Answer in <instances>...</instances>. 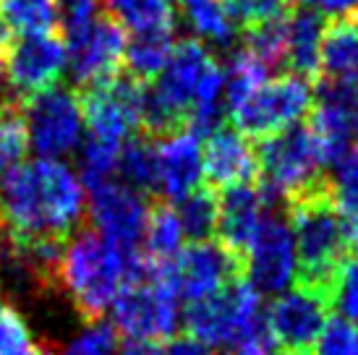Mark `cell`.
<instances>
[{
  "mask_svg": "<svg viewBox=\"0 0 358 355\" xmlns=\"http://www.w3.org/2000/svg\"><path fill=\"white\" fill-rule=\"evenodd\" d=\"M120 29H173V0H100Z\"/></svg>",
  "mask_w": 358,
  "mask_h": 355,
  "instance_id": "obj_26",
  "label": "cell"
},
{
  "mask_svg": "<svg viewBox=\"0 0 358 355\" xmlns=\"http://www.w3.org/2000/svg\"><path fill=\"white\" fill-rule=\"evenodd\" d=\"M233 350H236V355H275L278 342L269 332L267 319L259 316L254 324L246 326L238 335V340L233 342Z\"/></svg>",
  "mask_w": 358,
  "mask_h": 355,
  "instance_id": "obj_35",
  "label": "cell"
},
{
  "mask_svg": "<svg viewBox=\"0 0 358 355\" xmlns=\"http://www.w3.org/2000/svg\"><path fill=\"white\" fill-rule=\"evenodd\" d=\"M183 24L194 40L212 48H230L238 34V21L225 0H178Z\"/></svg>",
  "mask_w": 358,
  "mask_h": 355,
  "instance_id": "obj_20",
  "label": "cell"
},
{
  "mask_svg": "<svg viewBox=\"0 0 358 355\" xmlns=\"http://www.w3.org/2000/svg\"><path fill=\"white\" fill-rule=\"evenodd\" d=\"M267 194L262 186H233L225 188L217 198V233L220 243L243 261L251 238L267 217Z\"/></svg>",
  "mask_w": 358,
  "mask_h": 355,
  "instance_id": "obj_18",
  "label": "cell"
},
{
  "mask_svg": "<svg viewBox=\"0 0 358 355\" xmlns=\"http://www.w3.org/2000/svg\"><path fill=\"white\" fill-rule=\"evenodd\" d=\"M173 48H176L173 29L136 31L131 40H126V52H123L129 76H134L136 81H152L165 68Z\"/></svg>",
  "mask_w": 358,
  "mask_h": 355,
  "instance_id": "obj_23",
  "label": "cell"
},
{
  "mask_svg": "<svg viewBox=\"0 0 358 355\" xmlns=\"http://www.w3.org/2000/svg\"><path fill=\"white\" fill-rule=\"evenodd\" d=\"M254 58H259L267 68L285 66V34H282V19H272L264 24L251 27L246 48Z\"/></svg>",
  "mask_w": 358,
  "mask_h": 355,
  "instance_id": "obj_32",
  "label": "cell"
},
{
  "mask_svg": "<svg viewBox=\"0 0 358 355\" xmlns=\"http://www.w3.org/2000/svg\"><path fill=\"white\" fill-rule=\"evenodd\" d=\"M6 50H8V34L0 29V84L6 76Z\"/></svg>",
  "mask_w": 358,
  "mask_h": 355,
  "instance_id": "obj_40",
  "label": "cell"
},
{
  "mask_svg": "<svg viewBox=\"0 0 358 355\" xmlns=\"http://www.w3.org/2000/svg\"><path fill=\"white\" fill-rule=\"evenodd\" d=\"M290 230L299 256V282L332 306L335 280L348 251L345 227L329 188H317L290 201Z\"/></svg>",
  "mask_w": 358,
  "mask_h": 355,
  "instance_id": "obj_4",
  "label": "cell"
},
{
  "mask_svg": "<svg viewBox=\"0 0 358 355\" xmlns=\"http://www.w3.org/2000/svg\"><path fill=\"white\" fill-rule=\"evenodd\" d=\"M183 236L191 240H209L217 230V198L207 188H196L189 196H183L176 207Z\"/></svg>",
  "mask_w": 358,
  "mask_h": 355,
  "instance_id": "obj_30",
  "label": "cell"
},
{
  "mask_svg": "<svg viewBox=\"0 0 358 355\" xmlns=\"http://www.w3.org/2000/svg\"><path fill=\"white\" fill-rule=\"evenodd\" d=\"M147 272L141 254H126L97 230H76L58 261V285L76 314L92 324L113 308L126 282Z\"/></svg>",
  "mask_w": 358,
  "mask_h": 355,
  "instance_id": "obj_2",
  "label": "cell"
},
{
  "mask_svg": "<svg viewBox=\"0 0 358 355\" xmlns=\"http://www.w3.org/2000/svg\"><path fill=\"white\" fill-rule=\"evenodd\" d=\"M0 355H52L31 332L16 303L0 293Z\"/></svg>",
  "mask_w": 358,
  "mask_h": 355,
  "instance_id": "obj_28",
  "label": "cell"
},
{
  "mask_svg": "<svg viewBox=\"0 0 358 355\" xmlns=\"http://www.w3.org/2000/svg\"><path fill=\"white\" fill-rule=\"evenodd\" d=\"M296 3H311V0H296Z\"/></svg>",
  "mask_w": 358,
  "mask_h": 355,
  "instance_id": "obj_41",
  "label": "cell"
},
{
  "mask_svg": "<svg viewBox=\"0 0 358 355\" xmlns=\"http://www.w3.org/2000/svg\"><path fill=\"white\" fill-rule=\"evenodd\" d=\"M97 8H100V0H58V13L63 19L66 34L92 24L97 19Z\"/></svg>",
  "mask_w": 358,
  "mask_h": 355,
  "instance_id": "obj_37",
  "label": "cell"
},
{
  "mask_svg": "<svg viewBox=\"0 0 358 355\" xmlns=\"http://www.w3.org/2000/svg\"><path fill=\"white\" fill-rule=\"evenodd\" d=\"M225 3H228L230 13L236 16V21L257 27V24L278 19L280 13H282V3L285 0H225Z\"/></svg>",
  "mask_w": 358,
  "mask_h": 355,
  "instance_id": "obj_36",
  "label": "cell"
},
{
  "mask_svg": "<svg viewBox=\"0 0 358 355\" xmlns=\"http://www.w3.org/2000/svg\"><path fill=\"white\" fill-rule=\"evenodd\" d=\"M183 227L173 207H155L150 212V222L141 238L139 254L150 269H168L173 259L183 251Z\"/></svg>",
  "mask_w": 358,
  "mask_h": 355,
  "instance_id": "obj_21",
  "label": "cell"
},
{
  "mask_svg": "<svg viewBox=\"0 0 358 355\" xmlns=\"http://www.w3.org/2000/svg\"><path fill=\"white\" fill-rule=\"evenodd\" d=\"M29 149V138L21 118V102L8 92H0V178L19 165Z\"/></svg>",
  "mask_w": 358,
  "mask_h": 355,
  "instance_id": "obj_29",
  "label": "cell"
},
{
  "mask_svg": "<svg viewBox=\"0 0 358 355\" xmlns=\"http://www.w3.org/2000/svg\"><path fill=\"white\" fill-rule=\"evenodd\" d=\"M87 191L63 159L19 162L0 178V233L13 243H66L81 230Z\"/></svg>",
  "mask_w": 358,
  "mask_h": 355,
  "instance_id": "obj_1",
  "label": "cell"
},
{
  "mask_svg": "<svg viewBox=\"0 0 358 355\" xmlns=\"http://www.w3.org/2000/svg\"><path fill=\"white\" fill-rule=\"evenodd\" d=\"M319 68L324 79L358 81V19L335 21L324 29Z\"/></svg>",
  "mask_w": 358,
  "mask_h": 355,
  "instance_id": "obj_22",
  "label": "cell"
},
{
  "mask_svg": "<svg viewBox=\"0 0 358 355\" xmlns=\"http://www.w3.org/2000/svg\"><path fill=\"white\" fill-rule=\"evenodd\" d=\"M58 19V0H0V29L6 34H48Z\"/></svg>",
  "mask_w": 358,
  "mask_h": 355,
  "instance_id": "obj_25",
  "label": "cell"
},
{
  "mask_svg": "<svg viewBox=\"0 0 358 355\" xmlns=\"http://www.w3.org/2000/svg\"><path fill=\"white\" fill-rule=\"evenodd\" d=\"M118 353H120V337L115 332V326L105 324V321H92L58 355H118Z\"/></svg>",
  "mask_w": 358,
  "mask_h": 355,
  "instance_id": "obj_33",
  "label": "cell"
},
{
  "mask_svg": "<svg viewBox=\"0 0 358 355\" xmlns=\"http://www.w3.org/2000/svg\"><path fill=\"white\" fill-rule=\"evenodd\" d=\"M69 68V48L58 34H27L6 50V79L13 99L24 102L42 89L55 87Z\"/></svg>",
  "mask_w": 358,
  "mask_h": 355,
  "instance_id": "obj_11",
  "label": "cell"
},
{
  "mask_svg": "<svg viewBox=\"0 0 358 355\" xmlns=\"http://www.w3.org/2000/svg\"><path fill=\"white\" fill-rule=\"evenodd\" d=\"M180 298L162 269L126 282L113 303V326L123 342L159 345L176 337L180 321Z\"/></svg>",
  "mask_w": 358,
  "mask_h": 355,
  "instance_id": "obj_5",
  "label": "cell"
},
{
  "mask_svg": "<svg viewBox=\"0 0 358 355\" xmlns=\"http://www.w3.org/2000/svg\"><path fill=\"white\" fill-rule=\"evenodd\" d=\"M332 168H335V178H332L329 196L343 217L348 248L358 256V147H350Z\"/></svg>",
  "mask_w": 358,
  "mask_h": 355,
  "instance_id": "obj_24",
  "label": "cell"
},
{
  "mask_svg": "<svg viewBox=\"0 0 358 355\" xmlns=\"http://www.w3.org/2000/svg\"><path fill=\"white\" fill-rule=\"evenodd\" d=\"M327 311L329 303L324 298L299 285L296 290H282L269 303L264 319L285 355H306L327 321Z\"/></svg>",
  "mask_w": 358,
  "mask_h": 355,
  "instance_id": "obj_15",
  "label": "cell"
},
{
  "mask_svg": "<svg viewBox=\"0 0 358 355\" xmlns=\"http://www.w3.org/2000/svg\"><path fill=\"white\" fill-rule=\"evenodd\" d=\"M314 10L324 19H358V0H311Z\"/></svg>",
  "mask_w": 358,
  "mask_h": 355,
  "instance_id": "obj_38",
  "label": "cell"
},
{
  "mask_svg": "<svg viewBox=\"0 0 358 355\" xmlns=\"http://www.w3.org/2000/svg\"><path fill=\"white\" fill-rule=\"evenodd\" d=\"M243 272L259 293H282L299 275L293 230L282 217L267 215L243 254Z\"/></svg>",
  "mask_w": 358,
  "mask_h": 355,
  "instance_id": "obj_14",
  "label": "cell"
},
{
  "mask_svg": "<svg viewBox=\"0 0 358 355\" xmlns=\"http://www.w3.org/2000/svg\"><path fill=\"white\" fill-rule=\"evenodd\" d=\"M21 118L37 157L60 159L81 147L87 131L84 102L76 87L42 89L21 102Z\"/></svg>",
  "mask_w": 358,
  "mask_h": 355,
  "instance_id": "obj_7",
  "label": "cell"
},
{
  "mask_svg": "<svg viewBox=\"0 0 358 355\" xmlns=\"http://www.w3.org/2000/svg\"><path fill=\"white\" fill-rule=\"evenodd\" d=\"M285 34V66L290 73L308 76L317 73L322 40H324V24L317 10H296L288 19H282Z\"/></svg>",
  "mask_w": 358,
  "mask_h": 355,
  "instance_id": "obj_19",
  "label": "cell"
},
{
  "mask_svg": "<svg viewBox=\"0 0 358 355\" xmlns=\"http://www.w3.org/2000/svg\"><path fill=\"white\" fill-rule=\"evenodd\" d=\"M306 355H358L356 321H350L345 316L327 319Z\"/></svg>",
  "mask_w": 358,
  "mask_h": 355,
  "instance_id": "obj_31",
  "label": "cell"
},
{
  "mask_svg": "<svg viewBox=\"0 0 358 355\" xmlns=\"http://www.w3.org/2000/svg\"><path fill=\"white\" fill-rule=\"evenodd\" d=\"M152 355H209V347L196 342L194 337H170L165 342H159Z\"/></svg>",
  "mask_w": 358,
  "mask_h": 355,
  "instance_id": "obj_39",
  "label": "cell"
},
{
  "mask_svg": "<svg viewBox=\"0 0 358 355\" xmlns=\"http://www.w3.org/2000/svg\"><path fill=\"white\" fill-rule=\"evenodd\" d=\"M201 154L204 178L215 188L225 191L233 186H246L259 175L257 149L238 129H217L215 133H209Z\"/></svg>",
  "mask_w": 358,
  "mask_h": 355,
  "instance_id": "obj_17",
  "label": "cell"
},
{
  "mask_svg": "<svg viewBox=\"0 0 358 355\" xmlns=\"http://www.w3.org/2000/svg\"><path fill=\"white\" fill-rule=\"evenodd\" d=\"M311 108H314V89L306 76L282 73L275 79H264L246 97L230 105L228 115L241 133L267 138L272 133L299 126Z\"/></svg>",
  "mask_w": 358,
  "mask_h": 355,
  "instance_id": "obj_8",
  "label": "cell"
},
{
  "mask_svg": "<svg viewBox=\"0 0 358 355\" xmlns=\"http://www.w3.org/2000/svg\"><path fill=\"white\" fill-rule=\"evenodd\" d=\"M84 102V147H81V183L90 188L110 180L118 170L120 152L141 126L144 84L134 76L115 73L113 79L81 92Z\"/></svg>",
  "mask_w": 358,
  "mask_h": 355,
  "instance_id": "obj_3",
  "label": "cell"
},
{
  "mask_svg": "<svg viewBox=\"0 0 358 355\" xmlns=\"http://www.w3.org/2000/svg\"><path fill=\"white\" fill-rule=\"evenodd\" d=\"M257 159L262 188L267 196H282L293 201L317 188H324L322 170L327 165L308 129L293 126L267 136L259 147Z\"/></svg>",
  "mask_w": 358,
  "mask_h": 355,
  "instance_id": "obj_6",
  "label": "cell"
},
{
  "mask_svg": "<svg viewBox=\"0 0 358 355\" xmlns=\"http://www.w3.org/2000/svg\"><path fill=\"white\" fill-rule=\"evenodd\" d=\"M204 154L199 136L189 129L165 133L157 144V191L170 201H180L191 191L201 188Z\"/></svg>",
  "mask_w": 358,
  "mask_h": 355,
  "instance_id": "obj_16",
  "label": "cell"
},
{
  "mask_svg": "<svg viewBox=\"0 0 358 355\" xmlns=\"http://www.w3.org/2000/svg\"><path fill=\"white\" fill-rule=\"evenodd\" d=\"M162 272L168 275L170 285L176 287L178 298L196 303V300H204V298L220 293L230 282L241 280L243 261L222 243L194 240Z\"/></svg>",
  "mask_w": 358,
  "mask_h": 355,
  "instance_id": "obj_12",
  "label": "cell"
},
{
  "mask_svg": "<svg viewBox=\"0 0 358 355\" xmlns=\"http://www.w3.org/2000/svg\"><path fill=\"white\" fill-rule=\"evenodd\" d=\"M87 212L102 238H108L113 246H118L126 254H139L152 212L150 201L141 191L115 178L94 183L90 186Z\"/></svg>",
  "mask_w": 358,
  "mask_h": 355,
  "instance_id": "obj_10",
  "label": "cell"
},
{
  "mask_svg": "<svg viewBox=\"0 0 358 355\" xmlns=\"http://www.w3.org/2000/svg\"><path fill=\"white\" fill-rule=\"evenodd\" d=\"M69 48V71L73 87L84 92L120 73L126 52V31L113 19H97L63 37Z\"/></svg>",
  "mask_w": 358,
  "mask_h": 355,
  "instance_id": "obj_13",
  "label": "cell"
},
{
  "mask_svg": "<svg viewBox=\"0 0 358 355\" xmlns=\"http://www.w3.org/2000/svg\"><path fill=\"white\" fill-rule=\"evenodd\" d=\"M332 306L338 308L340 316L358 321V256L345 259L340 266L332 290Z\"/></svg>",
  "mask_w": 358,
  "mask_h": 355,
  "instance_id": "obj_34",
  "label": "cell"
},
{
  "mask_svg": "<svg viewBox=\"0 0 358 355\" xmlns=\"http://www.w3.org/2000/svg\"><path fill=\"white\" fill-rule=\"evenodd\" d=\"M115 173L123 183H129L131 188H136L141 194L157 191V147L150 138L131 136L120 152Z\"/></svg>",
  "mask_w": 358,
  "mask_h": 355,
  "instance_id": "obj_27",
  "label": "cell"
},
{
  "mask_svg": "<svg viewBox=\"0 0 358 355\" xmlns=\"http://www.w3.org/2000/svg\"><path fill=\"white\" fill-rule=\"evenodd\" d=\"M262 314V293L249 280H236L220 293L189 303L183 324L204 347H233L238 335Z\"/></svg>",
  "mask_w": 358,
  "mask_h": 355,
  "instance_id": "obj_9",
  "label": "cell"
}]
</instances>
